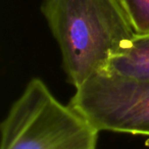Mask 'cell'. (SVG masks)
Returning a JSON list of instances; mask_svg holds the SVG:
<instances>
[{
    "instance_id": "1",
    "label": "cell",
    "mask_w": 149,
    "mask_h": 149,
    "mask_svg": "<svg viewBox=\"0 0 149 149\" xmlns=\"http://www.w3.org/2000/svg\"><path fill=\"white\" fill-rule=\"evenodd\" d=\"M41 10L76 89L104 74L136 35L118 0H43Z\"/></svg>"
},
{
    "instance_id": "2",
    "label": "cell",
    "mask_w": 149,
    "mask_h": 149,
    "mask_svg": "<svg viewBox=\"0 0 149 149\" xmlns=\"http://www.w3.org/2000/svg\"><path fill=\"white\" fill-rule=\"evenodd\" d=\"M0 149H96L99 131L32 79L1 123Z\"/></svg>"
},
{
    "instance_id": "3",
    "label": "cell",
    "mask_w": 149,
    "mask_h": 149,
    "mask_svg": "<svg viewBox=\"0 0 149 149\" xmlns=\"http://www.w3.org/2000/svg\"><path fill=\"white\" fill-rule=\"evenodd\" d=\"M68 104L99 132L149 136V81L100 74L77 88Z\"/></svg>"
},
{
    "instance_id": "4",
    "label": "cell",
    "mask_w": 149,
    "mask_h": 149,
    "mask_svg": "<svg viewBox=\"0 0 149 149\" xmlns=\"http://www.w3.org/2000/svg\"><path fill=\"white\" fill-rule=\"evenodd\" d=\"M104 74L149 81V34L135 35L130 43L110 59Z\"/></svg>"
},
{
    "instance_id": "5",
    "label": "cell",
    "mask_w": 149,
    "mask_h": 149,
    "mask_svg": "<svg viewBox=\"0 0 149 149\" xmlns=\"http://www.w3.org/2000/svg\"><path fill=\"white\" fill-rule=\"evenodd\" d=\"M136 35L149 34V0H118Z\"/></svg>"
}]
</instances>
